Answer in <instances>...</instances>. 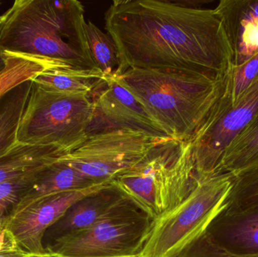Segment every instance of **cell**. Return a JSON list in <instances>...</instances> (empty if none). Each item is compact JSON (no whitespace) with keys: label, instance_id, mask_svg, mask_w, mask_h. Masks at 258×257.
<instances>
[{"label":"cell","instance_id":"6da1fadb","mask_svg":"<svg viewBox=\"0 0 258 257\" xmlns=\"http://www.w3.org/2000/svg\"><path fill=\"white\" fill-rule=\"evenodd\" d=\"M105 28L117 48L116 76L129 69H164L224 81L233 72L231 45L214 9L116 0L106 12Z\"/></svg>","mask_w":258,"mask_h":257},{"label":"cell","instance_id":"7a4b0ae2","mask_svg":"<svg viewBox=\"0 0 258 257\" xmlns=\"http://www.w3.org/2000/svg\"><path fill=\"white\" fill-rule=\"evenodd\" d=\"M84 14L77 0H16L0 16V50L100 70L89 51Z\"/></svg>","mask_w":258,"mask_h":257},{"label":"cell","instance_id":"3957f363","mask_svg":"<svg viewBox=\"0 0 258 257\" xmlns=\"http://www.w3.org/2000/svg\"><path fill=\"white\" fill-rule=\"evenodd\" d=\"M231 75L215 81L179 71L129 69L116 77L170 138L188 141L225 93Z\"/></svg>","mask_w":258,"mask_h":257},{"label":"cell","instance_id":"277c9868","mask_svg":"<svg viewBox=\"0 0 258 257\" xmlns=\"http://www.w3.org/2000/svg\"><path fill=\"white\" fill-rule=\"evenodd\" d=\"M112 182L153 220L178 206L197 187L190 145L168 139Z\"/></svg>","mask_w":258,"mask_h":257},{"label":"cell","instance_id":"5b68a950","mask_svg":"<svg viewBox=\"0 0 258 257\" xmlns=\"http://www.w3.org/2000/svg\"><path fill=\"white\" fill-rule=\"evenodd\" d=\"M92 115L93 101L89 95L50 92L33 82L18 142L72 152L88 137Z\"/></svg>","mask_w":258,"mask_h":257},{"label":"cell","instance_id":"8992f818","mask_svg":"<svg viewBox=\"0 0 258 257\" xmlns=\"http://www.w3.org/2000/svg\"><path fill=\"white\" fill-rule=\"evenodd\" d=\"M154 221L125 197L92 226L51 241L57 257H139Z\"/></svg>","mask_w":258,"mask_h":257},{"label":"cell","instance_id":"52a82bcc","mask_svg":"<svg viewBox=\"0 0 258 257\" xmlns=\"http://www.w3.org/2000/svg\"><path fill=\"white\" fill-rule=\"evenodd\" d=\"M234 175L221 173L200 183L174 209L153 221L139 257H173L203 233L223 209Z\"/></svg>","mask_w":258,"mask_h":257},{"label":"cell","instance_id":"ba28073f","mask_svg":"<svg viewBox=\"0 0 258 257\" xmlns=\"http://www.w3.org/2000/svg\"><path fill=\"white\" fill-rule=\"evenodd\" d=\"M257 115L258 75L233 104H225L221 98L188 140L199 184L221 174L227 146Z\"/></svg>","mask_w":258,"mask_h":257},{"label":"cell","instance_id":"9c48e42d","mask_svg":"<svg viewBox=\"0 0 258 257\" xmlns=\"http://www.w3.org/2000/svg\"><path fill=\"white\" fill-rule=\"evenodd\" d=\"M162 140L134 130H113L88 136L65 158L88 179L109 184Z\"/></svg>","mask_w":258,"mask_h":257},{"label":"cell","instance_id":"30bf717a","mask_svg":"<svg viewBox=\"0 0 258 257\" xmlns=\"http://www.w3.org/2000/svg\"><path fill=\"white\" fill-rule=\"evenodd\" d=\"M104 185L106 184L86 190L60 192L20 200L6 217L3 228L12 234L18 247L24 251L44 254L47 251L42 241L49 228L55 224L75 202Z\"/></svg>","mask_w":258,"mask_h":257},{"label":"cell","instance_id":"8fae6325","mask_svg":"<svg viewBox=\"0 0 258 257\" xmlns=\"http://www.w3.org/2000/svg\"><path fill=\"white\" fill-rule=\"evenodd\" d=\"M93 115L88 136L118 129L144 133L156 138H170L144 104L122 85L115 75L105 77L92 97Z\"/></svg>","mask_w":258,"mask_h":257},{"label":"cell","instance_id":"7c38bea8","mask_svg":"<svg viewBox=\"0 0 258 257\" xmlns=\"http://www.w3.org/2000/svg\"><path fill=\"white\" fill-rule=\"evenodd\" d=\"M239 66L258 54V0H221L215 8Z\"/></svg>","mask_w":258,"mask_h":257},{"label":"cell","instance_id":"4fadbf2b","mask_svg":"<svg viewBox=\"0 0 258 257\" xmlns=\"http://www.w3.org/2000/svg\"><path fill=\"white\" fill-rule=\"evenodd\" d=\"M206 232L220 247L239 256H258V205L242 211L223 209Z\"/></svg>","mask_w":258,"mask_h":257},{"label":"cell","instance_id":"5bb4252c","mask_svg":"<svg viewBox=\"0 0 258 257\" xmlns=\"http://www.w3.org/2000/svg\"><path fill=\"white\" fill-rule=\"evenodd\" d=\"M125 197L120 189L111 182L82 198L47 231L51 241L89 227Z\"/></svg>","mask_w":258,"mask_h":257},{"label":"cell","instance_id":"9a60e30c","mask_svg":"<svg viewBox=\"0 0 258 257\" xmlns=\"http://www.w3.org/2000/svg\"><path fill=\"white\" fill-rule=\"evenodd\" d=\"M69 153L57 146H37L18 142L0 156V184L39 173Z\"/></svg>","mask_w":258,"mask_h":257},{"label":"cell","instance_id":"2e32d148","mask_svg":"<svg viewBox=\"0 0 258 257\" xmlns=\"http://www.w3.org/2000/svg\"><path fill=\"white\" fill-rule=\"evenodd\" d=\"M100 185L104 184H97L83 176L68 162L64 155L42 170L20 200L60 192L86 190Z\"/></svg>","mask_w":258,"mask_h":257},{"label":"cell","instance_id":"e0dca14e","mask_svg":"<svg viewBox=\"0 0 258 257\" xmlns=\"http://www.w3.org/2000/svg\"><path fill=\"white\" fill-rule=\"evenodd\" d=\"M105 80L101 70L57 66L47 69L33 80V84L57 93L86 94L93 96Z\"/></svg>","mask_w":258,"mask_h":257},{"label":"cell","instance_id":"ac0fdd59","mask_svg":"<svg viewBox=\"0 0 258 257\" xmlns=\"http://www.w3.org/2000/svg\"><path fill=\"white\" fill-rule=\"evenodd\" d=\"M33 80L21 83L0 98V156L18 143V134Z\"/></svg>","mask_w":258,"mask_h":257},{"label":"cell","instance_id":"d6986e66","mask_svg":"<svg viewBox=\"0 0 258 257\" xmlns=\"http://www.w3.org/2000/svg\"><path fill=\"white\" fill-rule=\"evenodd\" d=\"M3 55L5 66L0 71V98L21 83L34 79L47 69L67 66L50 59L21 53L3 51Z\"/></svg>","mask_w":258,"mask_h":257},{"label":"cell","instance_id":"ffe728a7","mask_svg":"<svg viewBox=\"0 0 258 257\" xmlns=\"http://www.w3.org/2000/svg\"><path fill=\"white\" fill-rule=\"evenodd\" d=\"M258 164V115L226 149L220 172L236 175Z\"/></svg>","mask_w":258,"mask_h":257},{"label":"cell","instance_id":"44dd1931","mask_svg":"<svg viewBox=\"0 0 258 257\" xmlns=\"http://www.w3.org/2000/svg\"><path fill=\"white\" fill-rule=\"evenodd\" d=\"M85 30L91 56L97 67L104 77L116 76L120 63L117 48L113 39L92 21L86 22Z\"/></svg>","mask_w":258,"mask_h":257},{"label":"cell","instance_id":"7402d4cb","mask_svg":"<svg viewBox=\"0 0 258 257\" xmlns=\"http://www.w3.org/2000/svg\"><path fill=\"white\" fill-rule=\"evenodd\" d=\"M258 205V164L234 175L224 209L242 211Z\"/></svg>","mask_w":258,"mask_h":257},{"label":"cell","instance_id":"603a6c76","mask_svg":"<svg viewBox=\"0 0 258 257\" xmlns=\"http://www.w3.org/2000/svg\"><path fill=\"white\" fill-rule=\"evenodd\" d=\"M258 75V54L239 66H233L228 87L222 96L225 104H232L249 87Z\"/></svg>","mask_w":258,"mask_h":257},{"label":"cell","instance_id":"cb8c5ba5","mask_svg":"<svg viewBox=\"0 0 258 257\" xmlns=\"http://www.w3.org/2000/svg\"><path fill=\"white\" fill-rule=\"evenodd\" d=\"M40 173V172H39ZM39 173L27 175L0 184V231L12 208L21 199Z\"/></svg>","mask_w":258,"mask_h":257},{"label":"cell","instance_id":"d4e9b609","mask_svg":"<svg viewBox=\"0 0 258 257\" xmlns=\"http://www.w3.org/2000/svg\"><path fill=\"white\" fill-rule=\"evenodd\" d=\"M173 257H258L233 254L217 244L206 230Z\"/></svg>","mask_w":258,"mask_h":257},{"label":"cell","instance_id":"484cf974","mask_svg":"<svg viewBox=\"0 0 258 257\" xmlns=\"http://www.w3.org/2000/svg\"><path fill=\"white\" fill-rule=\"evenodd\" d=\"M19 248L12 234L6 228H3L0 231V253L12 251Z\"/></svg>","mask_w":258,"mask_h":257},{"label":"cell","instance_id":"4316f807","mask_svg":"<svg viewBox=\"0 0 258 257\" xmlns=\"http://www.w3.org/2000/svg\"><path fill=\"white\" fill-rule=\"evenodd\" d=\"M39 255L28 253V252L24 251L21 248L12 250V251L4 252V253H0V257H37Z\"/></svg>","mask_w":258,"mask_h":257},{"label":"cell","instance_id":"83f0119b","mask_svg":"<svg viewBox=\"0 0 258 257\" xmlns=\"http://www.w3.org/2000/svg\"><path fill=\"white\" fill-rule=\"evenodd\" d=\"M5 66V60L3 55V51L0 50V71L4 68Z\"/></svg>","mask_w":258,"mask_h":257},{"label":"cell","instance_id":"f1b7e54d","mask_svg":"<svg viewBox=\"0 0 258 257\" xmlns=\"http://www.w3.org/2000/svg\"><path fill=\"white\" fill-rule=\"evenodd\" d=\"M37 257H57L55 255L52 254V253H48V252H46V253H44V254L39 255Z\"/></svg>","mask_w":258,"mask_h":257},{"label":"cell","instance_id":"f546056e","mask_svg":"<svg viewBox=\"0 0 258 257\" xmlns=\"http://www.w3.org/2000/svg\"><path fill=\"white\" fill-rule=\"evenodd\" d=\"M0 4H1V1H0Z\"/></svg>","mask_w":258,"mask_h":257}]
</instances>
